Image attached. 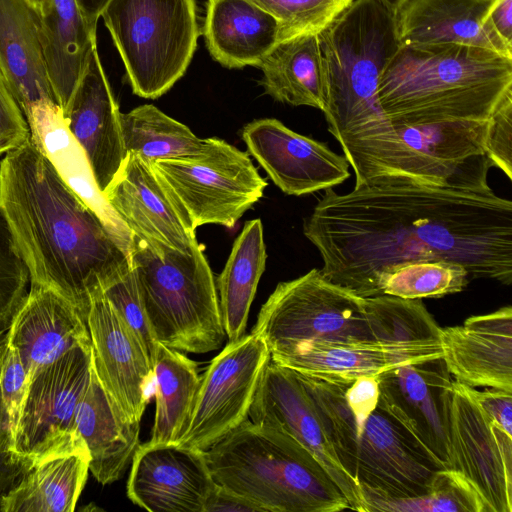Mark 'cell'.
<instances>
[{
	"instance_id": "25",
	"label": "cell",
	"mask_w": 512,
	"mask_h": 512,
	"mask_svg": "<svg viewBox=\"0 0 512 512\" xmlns=\"http://www.w3.org/2000/svg\"><path fill=\"white\" fill-rule=\"evenodd\" d=\"M494 0H402L392 12L399 44L456 43L512 58L487 20Z\"/></svg>"
},
{
	"instance_id": "34",
	"label": "cell",
	"mask_w": 512,
	"mask_h": 512,
	"mask_svg": "<svg viewBox=\"0 0 512 512\" xmlns=\"http://www.w3.org/2000/svg\"><path fill=\"white\" fill-rule=\"evenodd\" d=\"M155 415L149 443H177L200 382L197 364L158 343L153 361Z\"/></svg>"
},
{
	"instance_id": "7",
	"label": "cell",
	"mask_w": 512,
	"mask_h": 512,
	"mask_svg": "<svg viewBox=\"0 0 512 512\" xmlns=\"http://www.w3.org/2000/svg\"><path fill=\"white\" fill-rule=\"evenodd\" d=\"M319 36L324 81L322 111L337 142L389 123L378 83L399 47L392 12L379 0H353Z\"/></svg>"
},
{
	"instance_id": "3",
	"label": "cell",
	"mask_w": 512,
	"mask_h": 512,
	"mask_svg": "<svg viewBox=\"0 0 512 512\" xmlns=\"http://www.w3.org/2000/svg\"><path fill=\"white\" fill-rule=\"evenodd\" d=\"M512 92V58L456 43L399 45L378 83L392 124L488 120Z\"/></svg>"
},
{
	"instance_id": "28",
	"label": "cell",
	"mask_w": 512,
	"mask_h": 512,
	"mask_svg": "<svg viewBox=\"0 0 512 512\" xmlns=\"http://www.w3.org/2000/svg\"><path fill=\"white\" fill-rule=\"evenodd\" d=\"M37 17L49 82L64 114L97 47V27L76 0H49Z\"/></svg>"
},
{
	"instance_id": "44",
	"label": "cell",
	"mask_w": 512,
	"mask_h": 512,
	"mask_svg": "<svg viewBox=\"0 0 512 512\" xmlns=\"http://www.w3.org/2000/svg\"><path fill=\"white\" fill-rule=\"evenodd\" d=\"M484 413L509 436H512V392L494 388L478 391L469 387Z\"/></svg>"
},
{
	"instance_id": "40",
	"label": "cell",
	"mask_w": 512,
	"mask_h": 512,
	"mask_svg": "<svg viewBox=\"0 0 512 512\" xmlns=\"http://www.w3.org/2000/svg\"><path fill=\"white\" fill-rule=\"evenodd\" d=\"M30 274L0 212V333L9 326L30 290Z\"/></svg>"
},
{
	"instance_id": "33",
	"label": "cell",
	"mask_w": 512,
	"mask_h": 512,
	"mask_svg": "<svg viewBox=\"0 0 512 512\" xmlns=\"http://www.w3.org/2000/svg\"><path fill=\"white\" fill-rule=\"evenodd\" d=\"M267 260L260 219L247 221L217 280L219 307L228 342L244 335L251 304Z\"/></svg>"
},
{
	"instance_id": "12",
	"label": "cell",
	"mask_w": 512,
	"mask_h": 512,
	"mask_svg": "<svg viewBox=\"0 0 512 512\" xmlns=\"http://www.w3.org/2000/svg\"><path fill=\"white\" fill-rule=\"evenodd\" d=\"M92 367L91 346L77 347L29 382L11 463L23 471L60 455L88 452L75 426Z\"/></svg>"
},
{
	"instance_id": "36",
	"label": "cell",
	"mask_w": 512,
	"mask_h": 512,
	"mask_svg": "<svg viewBox=\"0 0 512 512\" xmlns=\"http://www.w3.org/2000/svg\"><path fill=\"white\" fill-rule=\"evenodd\" d=\"M467 270L459 263L422 259L393 265L377 278L380 295L403 299L441 298L463 291L469 283Z\"/></svg>"
},
{
	"instance_id": "49",
	"label": "cell",
	"mask_w": 512,
	"mask_h": 512,
	"mask_svg": "<svg viewBox=\"0 0 512 512\" xmlns=\"http://www.w3.org/2000/svg\"><path fill=\"white\" fill-rule=\"evenodd\" d=\"M391 12L401 3L402 0H379Z\"/></svg>"
},
{
	"instance_id": "26",
	"label": "cell",
	"mask_w": 512,
	"mask_h": 512,
	"mask_svg": "<svg viewBox=\"0 0 512 512\" xmlns=\"http://www.w3.org/2000/svg\"><path fill=\"white\" fill-rule=\"evenodd\" d=\"M76 431L90 457L89 471L102 485L119 480L140 445V421H131L101 385L93 366L75 411Z\"/></svg>"
},
{
	"instance_id": "13",
	"label": "cell",
	"mask_w": 512,
	"mask_h": 512,
	"mask_svg": "<svg viewBox=\"0 0 512 512\" xmlns=\"http://www.w3.org/2000/svg\"><path fill=\"white\" fill-rule=\"evenodd\" d=\"M270 359L265 341L252 332L228 342L200 376L190 414L177 444L205 451L248 419L255 392Z\"/></svg>"
},
{
	"instance_id": "30",
	"label": "cell",
	"mask_w": 512,
	"mask_h": 512,
	"mask_svg": "<svg viewBox=\"0 0 512 512\" xmlns=\"http://www.w3.org/2000/svg\"><path fill=\"white\" fill-rule=\"evenodd\" d=\"M203 34L210 55L222 66L257 67L279 41V25L249 0H207Z\"/></svg>"
},
{
	"instance_id": "16",
	"label": "cell",
	"mask_w": 512,
	"mask_h": 512,
	"mask_svg": "<svg viewBox=\"0 0 512 512\" xmlns=\"http://www.w3.org/2000/svg\"><path fill=\"white\" fill-rule=\"evenodd\" d=\"M242 139L248 152L285 194L303 196L333 188L350 177L344 155L326 143L301 135L274 118L246 124Z\"/></svg>"
},
{
	"instance_id": "1",
	"label": "cell",
	"mask_w": 512,
	"mask_h": 512,
	"mask_svg": "<svg viewBox=\"0 0 512 512\" xmlns=\"http://www.w3.org/2000/svg\"><path fill=\"white\" fill-rule=\"evenodd\" d=\"M303 233L322 275L362 298L380 295L379 273L422 259L461 264L473 279L512 283V202L390 178L326 189Z\"/></svg>"
},
{
	"instance_id": "45",
	"label": "cell",
	"mask_w": 512,
	"mask_h": 512,
	"mask_svg": "<svg viewBox=\"0 0 512 512\" xmlns=\"http://www.w3.org/2000/svg\"><path fill=\"white\" fill-rule=\"evenodd\" d=\"M238 511L265 512L264 509L257 504L216 484L206 500L204 512Z\"/></svg>"
},
{
	"instance_id": "18",
	"label": "cell",
	"mask_w": 512,
	"mask_h": 512,
	"mask_svg": "<svg viewBox=\"0 0 512 512\" xmlns=\"http://www.w3.org/2000/svg\"><path fill=\"white\" fill-rule=\"evenodd\" d=\"M127 481V496L151 512H204L215 487L204 451L177 443L140 444Z\"/></svg>"
},
{
	"instance_id": "4",
	"label": "cell",
	"mask_w": 512,
	"mask_h": 512,
	"mask_svg": "<svg viewBox=\"0 0 512 512\" xmlns=\"http://www.w3.org/2000/svg\"><path fill=\"white\" fill-rule=\"evenodd\" d=\"M307 389L340 464L364 500L419 497L448 469L381 395L375 408L352 405L342 378H312Z\"/></svg>"
},
{
	"instance_id": "14",
	"label": "cell",
	"mask_w": 512,
	"mask_h": 512,
	"mask_svg": "<svg viewBox=\"0 0 512 512\" xmlns=\"http://www.w3.org/2000/svg\"><path fill=\"white\" fill-rule=\"evenodd\" d=\"M452 470L478 495L484 512H512V436L481 409L468 386L453 380Z\"/></svg>"
},
{
	"instance_id": "10",
	"label": "cell",
	"mask_w": 512,
	"mask_h": 512,
	"mask_svg": "<svg viewBox=\"0 0 512 512\" xmlns=\"http://www.w3.org/2000/svg\"><path fill=\"white\" fill-rule=\"evenodd\" d=\"M252 333L265 341L271 355L306 342L376 340L365 298L332 283L316 268L276 286Z\"/></svg>"
},
{
	"instance_id": "23",
	"label": "cell",
	"mask_w": 512,
	"mask_h": 512,
	"mask_svg": "<svg viewBox=\"0 0 512 512\" xmlns=\"http://www.w3.org/2000/svg\"><path fill=\"white\" fill-rule=\"evenodd\" d=\"M7 343L17 351L29 382L67 352L91 346L80 311L56 291L38 285H30L7 331Z\"/></svg>"
},
{
	"instance_id": "24",
	"label": "cell",
	"mask_w": 512,
	"mask_h": 512,
	"mask_svg": "<svg viewBox=\"0 0 512 512\" xmlns=\"http://www.w3.org/2000/svg\"><path fill=\"white\" fill-rule=\"evenodd\" d=\"M439 357L440 342L377 339L306 342L271 360L301 374L353 379Z\"/></svg>"
},
{
	"instance_id": "37",
	"label": "cell",
	"mask_w": 512,
	"mask_h": 512,
	"mask_svg": "<svg viewBox=\"0 0 512 512\" xmlns=\"http://www.w3.org/2000/svg\"><path fill=\"white\" fill-rule=\"evenodd\" d=\"M366 512H484L469 483L455 470H442L428 492L413 498H367Z\"/></svg>"
},
{
	"instance_id": "42",
	"label": "cell",
	"mask_w": 512,
	"mask_h": 512,
	"mask_svg": "<svg viewBox=\"0 0 512 512\" xmlns=\"http://www.w3.org/2000/svg\"><path fill=\"white\" fill-rule=\"evenodd\" d=\"M485 155L492 167L499 168L512 180V92L489 119Z\"/></svg>"
},
{
	"instance_id": "17",
	"label": "cell",
	"mask_w": 512,
	"mask_h": 512,
	"mask_svg": "<svg viewBox=\"0 0 512 512\" xmlns=\"http://www.w3.org/2000/svg\"><path fill=\"white\" fill-rule=\"evenodd\" d=\"M93 369L128 419L140 421L154 391L148 354L103 293L94 296L86 315Z\"/></svg>"
},
{
	"instance_id": "6",
	"label": "cell",
	"mask_w": 512,
	"mask_h": 512,
	"mask_svg": "<svg viewBox=\"0 0 512 512\" xmlns=\"http://www.w3.org/2000/svg\"><path fill=\"white\" fill-rule=\"evenodd\" d=\"M216 484L265 512L352 510L341 489L297 441L246 419L204 451Z\"/></svg>"
},
{
	"instance_id": "47",
	"label": "cell",
	"mask_w": 512,
	"mask_h": 512,
	"mask_svg": "<svg viewBox=\"0 0 512 512\" xmlns=\"http://www.w3.org/2000/svg\"><path fill=\"white\" fill-rule=\"evenodd\" d=\"M91 25L97 27L99 18L110 0H76Z\"/></svg>"
},
{
	"instance_id": "41",
	"label": "cell",
	"mask_w": 512,
	"mask_h": 512,
	"mask_svg": "<svg viewBox=\"0 0 512 512\" xmlns=\"http://www.w3.org/2000/svg\"><path fill=\"white\" fill-rule=\"evenodd\" d=\"M103 295L138 337L153 366L158 343L153 336L132 269L107 286Z\"/></svg>"
},
{
	"instance_id": "22",
	"label": "cell",
	"mask_w": 512,
	"mask_h": 512,
	"mask_svg": "<svg viewBox=\"0 0 512 512\" xmlns=\"http://www.w3.org/2000/svg\"><path fill=\"white\" fill-rule=\"evenodd\" d=\"M442 358L455 381L512 392V308L441 328Z\"/></svg>"
},
{
	"instance_id": "51",
	"label": "cell",
	"mask_w": 512,
	"mask_h": 512,
	"mask_svg": "<svg viewBox=\"0 0 512 512\" xmlns=\"http://www.w3.org/2000/svg\"><path fill=\"white\" fill-rule=\"evenodd\" d=\"M1 155V154H0Z\"/></svg>"
},
{
	"instance_id": "8",
	"label": "cell",
	"mask_w": 512,
	"mask_h": 512,
	"mask_svg": "<svg viewBox=\"0 0 512 512\" xmlns=\"http://www.w3.org/2000/svg\"><path fill=\"white\" fill-rule=\"evenodd\" d=\"M130 264L157 343L203 354L226 337L212 270L199 244L188 253L132 235Z\"/></svg>"
},
{
	"instance_id": "11",
	"label": "cell",
	"mask_w": 512,
	"mask_h": 512,
	"mask_svg": "<svg viewBox=\"0 0 512 512\" xmlns=\"http://www.w3.org/2000/svg\"><path fill=\"white\" fill-rule=\"evenodd\" d=\"M151 168L194 229L232 228L267 186L248 154L219 138H209L198 158L160 160Z\"/></svg>"
},
{
	"instance_id": "32",
	"label": "cell",
	"mask_w": 512,
	"mask_h": 512,
	"mask_svg": "<svg viewBox=\"0 0 512 512\" xmlns=\"http://www.w3.org/2000/svg\"><path fill=\"white\" fill-rule=\"evenodd\" d=\"M89 453L55 456L23 471L0 498L3 512H72L86 484Z\"/></svg>"
},
{
	"instance_id": "38",
	"label": "cell",
	"mask_w": 512,
	"mask_h": 512,
	"mask_svg": "<svg viewBox=\"0 0 512 512\" xmlns=\"http://www.w3.org/2000/svg\"><path fill=\"white\" fill-rule=\"evenodd\" d=\"M273 16L279 41L301 34H320L353 0H249Z\"/></svg>"
},
{
	"instance_id": "19",
	"label": "cell",
	"mask_w": 512,
	"mask_h": 512,
	"mask_svg": "<svg viewBox=\"0 0 512 512\" xmlns=\"http://www.w3.org/2000/svg\"><path fill=\"white\" fill-rule=\"evenodd\" d=\"M103 195L132 235L183 253L198 244L196 229L139 155L127 153Z\"/></svg>"
},
{
	"instance_id": "21",
	"label": "cell",
	"mask_w": 512,
	"mask_h": 512,
	"mask_svg": "<svg viewBox=\"0 0 512 512\" xmlns=\"http://www.w3.org/2000/svg\"><path fill=\"white\" fill-rule=\"evenodd\" d=\"M120 114L96 47L63 115L102 194L127 156Z\"/></svg>"
},
{
	"instance_id": "43",
	"label": "cell",
	"mask_w": 512,
	"mask_h": 512,
	"mask_svg": "<svg viewBox=\"0 0 512 512\" xmlns=\"http://www.w3.org/2000/svg\"><path fill=\"white\" fill-rule=\"evenodd\" d=\"M29 137L25 116L0 65V154L20 146Z\"/></svg>"
},
{
	"instance_id": "46",
	"label": "cell",
	"mask_w": 512,
	"mask_h": 512,
	"mask_svg": "<svg viewBox=\"0 0 512 512\" xmlns=\"http://www.w3.org/2000/svg\"><path fill=\"white\" fill-rule=\"evenodd\" d=\"M512 0H494L487 20L501 41L512 49Z\"/></svg>"
},
{
	"instance_id": "9",
	"label": "cell",
	"mask_w": 512,
	"mask_h": 512,
	"mask_svg": "<svg viewBox=\"0 0 512 512\" xmlns=\"http://www.w3.org/2000/svg\"><path fill=\"white\" fill-rule=\"evenodd\" d=\"M101 17L135 95L156 99L185 74L200 35L195 0H110Z\"/></svg>"
},
{
	"instance_id": "29",
	"label": "cell",
	"mask_w": 512,
	"mask_h": 512,
	"mask_svg": "<svg viewBox=\"0 0 512 512\" xmlns=\"http://www.w3.org/2000/svg\"><path fill=\"white\" fill-rule=\"evenodd\" d=\"M0 65L24 115L37 105L56 102L37 13L26 0H0Z\"/></svg>"
},
{
	"instance_id": "15",
	"label": "cell",
	"mask_w": 512,
	"mask_h": 512,
	"mask_svg": "<svg viewBox=\"0 0 512 512\" xmlns=\"http://www.w3.org/2000/svg\"><path fill=\"white\" fill-rule=\"evenodd\" d=\"M248 416L254 424L276 429L297 441L331 476L351 509L366 512L359 486L340 464L319 409L295 371L270 359Z\"/></svg>"
},
{
	"instance_id": "2",
	"label": "cell",
	"mask_w": 512,
	"mask_h": 512,
	"mask_svg": "<svg viewBox=\"0 0 512 512\" xmlns=\"http://www.w3.org/2000/svg\"><path fill=\"white\" fill-rule=\"evenodd\" d=\"M0 212L30 285L56 291L85 320L92 298L131 269L129 250L30 137L0 161Z\"/></svg>"
},
{
	"instance_id": "39",
	"label": "cell",
	"mask_w": 512,
	"mask_h": 512,
	"mask_svg": "<svg viewBox=\"0 0 512 512\" xmlns=\"http://www.w3.org/2000/svg\"><path fill=\"white\" fill-rule=\"evenodd\" d=\"M29 379L17 351L8 343L0 359V455L9 459L15 448Z\"/></svg>"
},
{
	"instance_id": "35",
	"label": "cell",
	"mask_w": 512,
	"mask_h": 512,
	"mask_svg": "<svg viewBox=\"0 0 512 512\" xmlns=\"http://www.w3.org/2000/svg\"><path fill=\"white\" fill-rule=\"evenodd\" d=\"M120 122L126 152L139 155L150 165L160 160L198 158L209 147V138L197 137L151 104L121 113Z\"/></svg>"
},
{
	"instance_id": "27",
	"label": "cell",
	"mask_w": 512,
	"mask_h": 512,
	"mask_svg": "<svg viewBox=\"0 0 512 512\" xmlns=\"http://www.w3.org/2000/svg\"><path fill=\"white\" fill-rule=\"evenodd\" d=\"M31 141L55 167L67 186L130 251L132 234L99 191L86 156L69 132L61 107L46 102L25 115Z\"/></svg>"
},
{
	"instance_id": "31",
	"label": "cell",
	"mask_w": 512,
	"mask_h": 512,
	"mask_svg": "<svg viewBox=\"0 0 512 512\" xmlns=\"http://www.w3.org/2000/svg\"><path fill=\"white\" fill-rule=\"evenodd\" d=\"M260 84L274 100L324 110V81L318 34L280 40L257 66Z\"/></svg>"
},
{
	"instance_id": "48",
	"label": "cell",
	"mask_w": 512,
	"mask_h": 512,
	"mask_svg": "<svg viewBox=\"0 0 512 512\" xmlns=\"http://www.w3.org/2000/svg\"><path fill=\"white\" fill-rule=\"evenodd\" d=\"M26 2L37 14H41L47 6L49 0H26Z\"/></svg>"
},
{
	"instance_id": "20",
	"label": "cell",
	"mask_w": 512,
	"mask_h": 512,
	"mask_svg": "<svg viewBox=\"0 0 512 512\" xmlns=\"http://www.w3.org/2000/svg\"><path fill=\"white\" fill-rule=\"evenodd\" d=\"M381 397L448 469L452 467L450 401L453 379L442 357L405 364L377 375Z\"/></svg>"
},
{
	"instance_id": "5",
	"label": "cell",
	"mask_w": 512,
	"mask_h": 512,
	"mask_svg": "<svg viewBox=\"0 0 512 512\" xmlns=\"http://www.w3.org/2000/svg\"><path fill=\"white\" fill-rule=\"evenodd\" d=\"M488 120L389 124L339 141L355 185L379 178L473 193L493 192L485 155Z\"/></svg>"
},
{
	"instance_id": "50",
	"label": "cell",
	"mask_w": 512,
	"mask_h": 512,
	"mask_svg": "<svg viewBox=\"0 0 512 512\" xmlns=\"http://www.w3.org/2000/svg\"><path fill=\"white\" fill-rule=\"evenodd\" d=\"M7 343V332L0 333V359Z\"/></svg>"
}]
</instances>
